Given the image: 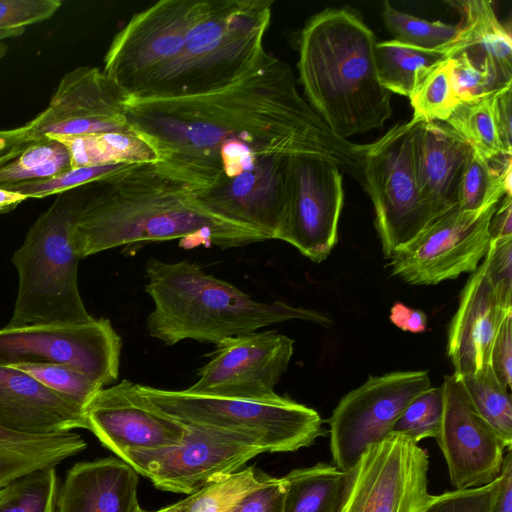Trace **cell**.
Segmentation results:
<instances>
[{
    "label": "cell",
    "mask_w": 512,
    "mask_h": 512,
    "mask_svg": "<svg viewBox=\"0 0 512 512\" xmlns=\"http://www.w3.org/2000/svg\"><path fill=\"white\" fill-rule=\"evenodd\" d=\"M125 116L164 174L208 211L267 240L283 228L297 155L327 158L363 183L360 144L334 134L298 93L288 64L267 51L205 94L128 97Z\"/></svg>",
    "instance_id": "cell-1"
},
{
    "label": "cell",
    "mask_w": 512,
    "mask_h": 512,
    "mask_svg": "<svg viewBox=\"0 0 512 512\" xmlns=\"http://www.w3.org/2000/svg\"><path fill=\"white\" fill-rule=\"evenodd\" d=\"M271 0H161L134 14L104 56L135 98H181L223 88L266 51Z\"/></svg>",
    "instance_id": "cell-2"
},
{
    "label": "cell",
    "mask_w": 512,
    "mask_h": 512,
    "mask_svg": "<svg viewBox=\"0 0 512 512\" xmlns=\"http://www.w3.org/2000/svg\"><path fill=\"white\" fill-rule=\"evenodd\" d=\"M74 231L81 259L120 246L181 239L186 247L222 249L267 240L259 232L208 211L156 163L128 164L82 187Z\"/></svg>",
    "instance_id": "cell-3"
},
{
    "label": "cell",
    "mask_w": 512,
    "mask_h": 512,
    "mask_svg": "<svg viewBox=\"0 0 512 512\" xmlns=\"http://www.w3.org/2000/svg\"><path fill=\"white\" fill-rule=\"evenodd\" d=\"M376 37L348 8H327L304 26L297 64L313 110L342 139L381 127L392 115L379 82Z\"/></svg>",
    "instance_id": "cell-4"
},
{
    "label": "cell",
    "mask_w": 512,
    "mask_h": 512,
    "mask_svg": "<svg viewBox=\"0 0 512 512\" xmlns=\"http://www.w3.org/2000/svg\"><path fill=\"white\" fill-rule=\"evenodd\" d=\"M145 272V290L154 304L147 331L169 346L185 339L216 345L293 319L330 323L316 310L282 301H257L188 260L169 263L151 258Z\"/></svg>",
    "instance_id": "cell-5"
},
{
    "label": "cell",
    "mask_w": 512,
    "mask_h": 512,
    "mask_svg": "<svg viewBox=\"0 0 512 512\" xmlns=\"http://www.w3.org/2000/svg\"><path fill=\"white\" fill-rule=\"evenodd\" d=\"M84 193L76 188L57 195L29 228L12 263L19 276L12 317L6 326L83 323L93 317L80 295L81 260L74 243Z\"/></svg>",
    "instance_id": "cell-6"
},
{
    "label": "cell",
    "mask_w": 512,
    "mask_h": 512,
    "mask_svg": "<svg viewBox=\"0 0 512 512\" xmlns=\"http://www.w3.org/2000/svg\"><path fill=\"white\" fill-rule=\"evenodd\" d=\"M152 405L182 424L247 437L266 452H294L327 431L319 413L290 398L258 401L137 384Z\"/></svg>",
    "instance_id": "cell-7"
},
{
    "label": "cell",
    "mask_w": 512,
    "mask_h": 512,
    "mask_svg": "<svg viewBox=\"0 0 512 512\" xmlns=\"http://www.w3.org/2000/svg\"><path fill=\"white\" fill-rule=\"evenodd\" d=\"M415 123H398L375 142L360 145L363 187L371 198L375 228L388 259L430 223L414 170Z\"/></svg>",
    "instance_id": "cell-8"
},
{
    "label": "cell",
    "mask_w": 512,
    "mask_h": 512,
    "mask_svg": "<svg viewBox=\"0 0 512 512\" xmlns=\"http://www.w3.org/2000/svg\"><path fill=\"white\" fill-rule=\"evenodd\" d=\"M428 452L391 434L371 444L347 473L336 512H422L428 491Z\"/></svg>",
    "instance_id": "cell-9"
},
{
    "label": "cell",
    "mask_w": 512,
    "mask_h": 512,
    "mask_svg": "<svg viewBox=\"0 0 512 512\" xmlns=\"http://www.w3.org/2000/svg\"><path fill=\"white\" fill-rule=\"evenodd\" d=\"M122 340L106 318L0 329V365L72 367L106 387L118 379Z\"/></svg>",
    "instance_id": "cell-10"
},
{
    "label": "cell",
    "mask_w": 512,
    "mask_h": 512,
    "mask_svg": "<svg viewBox=\"0 0 512 512\" xmlns=\"http://www.w3.org/2000/svg\"><path fill=\"white\" fill-rule=\"evenodd\" d=\"M431 386L426 370L395 371L369 376L344 395L328 419L332 464L348 473L368 446L392 434L408 404Z\"/></svg>",
    "instance_id": "cell-11"
},
{
    "label": "cell",
    "mask_w": 512,
    "mask_h": 512,
    "mask_svg": "<svg viewBox=\"0 0 512 512\" xmlns=\"http://www.w3.org/2000/svg\"><path fill=\"white\" fill-rule=\"evenodd\" d=\"M186 428L179 444L129 452L120 459L148 478L157 489L190 495L220 477L241 470L248 461L265 453L258 443L241 435Z\"/></svg>",
    "instance_id": "cell-12"
},
{
    "label": "cell",
    "mask_w": 512,
    "mask_h": 512,
    "mask_svg": "<svg viewBox=\"0 0 512 512\" xmlns=\"http://www.w3.org/2000/svg\"><path fill=\"white\" fill-rule=\"evenodd\" d=\"M497 204L476 211L457 205L434 219L392 255V274L412 285H435L473 273L489 248Z\"/></svg>",
    "instance_id": "cell-13"
},
{
    "label": "cell",
    "mask_w": 512,
    "mask_h": 512,
    "mask_svg": "<svg viewBox=\"0 0 512 512\" xmlns=\"http://www.w3.org/2000/svg\"><path fill=\"white\" fill-rule=\"evenodd\" d=\"M294 340L277 331L250 332L216 344L189 393L266 401L287 370Z\"/></svg>",
    "instance_id": "cell-14"
},
{
    "label": "cell",
    "mask_w": 512,
    "mask_h": 512,
    "mask_svg": "<svg viewBox=\"0 0 512 512\" xmlns=\"http://www.w3.org/2000/svg\"><path fill=\"white\" fill-rule=\"evenodd\" d=\"M344 202L340 169L312 154L293 160L288 207L279 240L314 262L325 260L337 242Z\"/></svg>",
    "instance_id": "cell-15"
},
{
    "label": "cell",
    "mask_w": 512,
    "mask_h": 512,
    "mask_svg": "<svg viewBox=\"0 0 512 512\" xmlns=\"http://www.w3.org/2000/svg\"><path fill=\"white\" fill-rule=\"evenodd\" d=\"M128 95L102 70L81 66L59 81L47 107L26 123L31 141L51 136L127 132Z\"/></svg>",
    "instance_id": "cell-16"
},
{
    "label": "cell",
    "mask_w": 512,
    "mask_h": 512,
    "mask_svg": "<svg viewBox=\"0 0 512 512\" xmlns=\"http://www.w3.org/2000/svg\"><path fill=\"white\" fill-rule=\"evenodd\" d=\"M84 416L88 430L118 458L179 444L187 429L148 402L137 383L127 379L100 389L86 405Z\"/></svg>",
    "instance_id": "cell-17"
},
{
    "label": "cell",
    "mask_w": 512,
    "mask_h": 512,
    "mask_svg": "<svg viewBox=\"0 0 512 512\" xmlns=\"http://www.w3.org/2000/svg\"><path fill=\"white\" fill-rule=\"evenodd\" d=\"M443 414L435 440L454 489L480 487L501 472L508 444L472 408L452 374L441 385Z\"/></svg>",
    "instance_id": "cell-18"
},
{
    "label": "cell",
    "mask_w": 512,
    "mask_h": 512,
    "mask_svg": "<svg viewBox=\"0 0 512 512\" xmlns=\"http://www.w3.org/2000/svg\"><path fill=\"white\" fill-rule=\"evenodd\" d=\"M471 153L470 145L446 123H415L414 170L430 222L458 205V188Z\"/></svg>",
    "instance_id": "cell-19"
},
{
    "label": "cell",
    "mask_w": 512,
    "mask_h": 512,
    "mask_svg": "<svg viewBox=\"0 0 512 512\" xmlns=\"http://www.w3.org/2000/svg\"><path fill=\"white\" fill-rule=\"evenodd\" d=\"M510 312L512 309L499 302L481 263L462 289L449 323L447 354L455 376L474 373L489 364L495 334Z\"/></svg>",
    "instance_id": "cell-20"
},
{
    "label": "cell",
    "mask_w": 512,
    "mask_h": 512,
    "mask_svg": "<svg viewBox=\"0 0 512 512\" xmlns=\"http://www.w3.org/2000/svg\"><path fill=\"white\" fill-rule=\"evenodd\" d=\"M0 428L23 434L88 429L84 410L33 377L0 365Z\"/></svg>",
    "instance_id": "cell-21"
},
{
    "label": "cell",
    "mask_w": 512,
    "mask_h": 512,
    "mask_svg": "<svg viewBox=\"0 0 512 512\" xmlns=\"http://www.w3.org/2000/svg\"><path fill=\"white\" fill-rule=\"evenodd\" d=\"M138 473L118 457L78 462L58 491L57 512H137Z\"/></svg>",
    "instance_id": "cell-22"
},
{
    "label": "cell",
    "mask_w": 512,
    "mask_h": 512,
    "mask_svg": "<svg viewBox=\"0 0 512 512\" xmlns=\"http://www.w3.org/2000/svg\"><path fill=\"white\" fill-rule=\"evenodd\" d=\"M462 22L454 39L457 54L491 74L500 86L512 83V38L487 0L451 1Z\"/></svg>",
    "instance_id": "cell-23"
},
{
    "label": "cell",
    "mask_w": 512,
    "mask_h": 512,
    "mask_svg": "<svg viewBox=\"0 0 512 512\" xmlns=\"http://www.w3.org/2000/svg\"><path fill=\"white\" fill-rule=\"evenodd\" d=\"M86 447L82 436L72 431L23 434L0 428V488L35 470L56 467Z\"/></svg>",
    "instance_id": "cell-24"
},
{
    "label": "cell",
    "mask_w": 512,
    "mask_h": 512,
    "mask_svg": "<svg viewBox=\"0 0 512 512\" xmlns=\"http://www.w3.org/2000/svg\"><path fill=\"white\" fill-rule=\"evenodd\" d=\"M456 54L454 41L444 47L426 49L392 39L377 42L374 48L380 84L390 93L408 98L429 73Z\"/></svg>",
    "instance_id": "cell-25"
},
{
    "label": "cell",
    "mask_w": 512,
    "mask_h": 512,
    "mask_svg": "<svg viewBox=\"0 0 512 512\" xmlns=\"http://www.w3.org/2000/svg\"><path fill=\"white\" fill-rule=\"evenodd\" d=\"M67 149L71 168L158 163L155 150L133 130L85 136H51Z\"/></svg>",
    "instance_id": "cell-26"
},
{
    "label": "cell",
    "mask_w": 512,
    "mask_h": 512,
    "mask_svg": "<svg viewBox=\"0 0 512 512\" xmlns=\"http://www.w3.org/2000/svg\"><path fill=\"white\" fill-rule=\"evenodd\" d=\"M282 478L284 512H336L347 473L332 463L318 462L293 469Z\"/></svg>",
    "instance_id": "cell-27"
},
{
    "label": "cell",
    "mask_w": 512,
    "mask_h": 512,
    "mask_svg": "<svg viewBox=\"0 0 512 512\" xmlns=\"http://www.w3.org/2000/svg\"><path fill=\"white\" fill-rule=\"evenodd\" d=\"M499 89L460 101L444 122L470 145L474 153L488 162L509 156L501 143L495 120V99Z\"/></svg>",
    "instance_id": "cell-28"
},
{
    "label": "cell",
    "mask_w": 512,
    "mask_h": 512,
    "mask_svg": "<svg viewBox=\"0 0 512 512\" xmlns=\"http://www.w3.org/2000/svg\"><path fill=\"white\" fill-rule=\"evenodd\" d=\"M512 161L507 156L495 167L473 152L469 156L458 188V206L476 211L496 205L505 195L512 196Z\"/></svg>",
    "instance_id": "cell-29"
},
{
    "label": "cell",
    "mask_w": 512,
    "mask_h": 512,
    "mask_svg": "<svg viewBox=\"0 0 512 512\" xmlns=\"http://www.w3.org/2000/svg\"><path fill=\"white\" fill-rule=\"evenodd\" d=\"M455 377L474 411L512 446L511 395L498 381L490 364L474 373Z\"/></svg>",
    "instance_id": "cell-30"
},
{
    "label": "cell",
    "mask_w": 512,
    "mask_h": 512,
    "mask_svg": "<svg viewBox=\"0 0 512 512\" xmlns=\"http://www.w3.org/2000/svg\"><path fill=\"white\" fill-rule=\"evenodd\" d=\"M271 475L247 466L220 477L184 498L186 512H234L250 493L264 486Z\"/></svg>",
    "instance_id": "cell-31"
},
{
    "label": "cell",
    "mask_w": 512,
    "mask_h": 512,
    "mask_svg": "<svg viewBox=\"0 0 512 512\" xmlns=\"http://www.w3.org/2000/svg\"><path fill=\"white\" fill-rule=\"evenodd\" d=\"M70 168V157L63 144L52 138L40 139L0 167V188L48 179Z\"/></svg>",
    "instance_id": "cell-32"
},
{
    "label": "cell",
    "mask_w": 512,
    "mask_h": 512,
    "mask_svg": "<svg viewBox=\"0 0 512 512\" xmlns=\"http://www.w3.org/2000/svg\"><path fill=\"white\" fill-rule=\"evenodd\" d=\"M55 467L25 474L0 488V512H56Z\"/></svg>",
    "instance_id": "cell-33"
},
{
    "label": "cell",
    "mask_w": 512,
    "mask_h": 512,
    "mask_svg": "<svg viewBox=\"0 0 512 512\" xmlns=\"http://www.w3.org/2000/svg\"><path fill=\"white\" fill-rule=\"evenodd\" d=\"M383 20L394 39L426 49L451 44L459 32V25L428 21L396 9L388 1L383 6Z\"/></svg>",
    "instance_id": "cell-34"
},
{
    "label": "cell",
    "mask_w": 512,
    "mask_h": 512,
    "mask_svg": "<svg viewBox=\"0 0 512 512\" xmlns=\"http://www.w3.org/2000/svg\"><path fill=\"white\" fill-rule=\"evenodd\" d=\"M447 61L429 73L409 96L413 122H445L460 102L450 82Z\"/></svg>",
    "instance_id": "cell-35"
},
{
    "label": "cell",
    "mask_w": 512,
    "mask_h": 512,
    "mask_svg": "<svg viewBox=\"0 0 512 512\" xmlns=\"http://www.w3.org/2000/svg\"><path fill=\"white\" fill-rule=\"evenodd\" d=\"M33 377L43 386L71 401L83 410L102 388L82 372L61 364L19 363L10 365Z\"/></svg>",
    "instance_id": "cell-36"
},
{
    "label": "cell",
    "mask_w": 512,
    "mask_h": 512,
    "mask_svg": "<svg viewBox=\"0 0 512 512\" xmlns=\"http://www.w3.org/2000/svg\"><path fill=\"white\" fill-rule=\"evenodd\" d=\"M442 388L429 387L416 396L395 422L392 434L403 435L419 444L421 440L436 438L442 422Z\"/></svg>",
    "instance_id": "cell-37"
},
{
    "label": "cell",
    "mask_w": 512,
    "mask_h": 512,
    "mask_svg": "<svg viewBox=\"0 0 512 512\" xmlns=\"http://www.w3.org/2000/svg\"><path fill=\"white\" fill-rule=\"evenodd\" d=\"M126 165L121 163L70 168L48 179L18 183L3 189L18 192L28 198H44L102 180Z\"/></svg>",
    "instance_id": "cell-38"
},
{
    "label": "cell",
    "mask_w": 512,
    "mask_h": 512,
    "mask_svg": "<svg viewBox=\"0 0 512 512\" xmlns=\"http://www.w3.org/2000/svg\"><path fill=\"white\" fill-rule=\"evenodd\" d=\"M452 88L460 101H468L500 86L488 72L475 66L465 52H460L447 61Z\"/></svg>",
    "instance_id": "cell-39"
},
{
    "label": "cell",
    "mask_w": 512,
    "mask_h": 512,
    "mask_svg": "<svg viewBox=\"0 0 512 512\" xmlns=\"http://www.w3.org/2000/svg\"><path fill=\"white\" fill-rule=\"evenodd\" d=\"M482 264L499 302L512 309V236L490 241Z\"/></svg>",
    "instance_id": "cell-40"
},
{
    "label": "cell",
    "mask_w": 512,
    "mask_h": 512,
    "mask_svg": "<svg viewBox=\"0 0 512 512\" xmlns=\"http://www.w3.org/2000/svg\"><path fill=\"white\" fill-rule=\"evenodd\" d=\"M60 0H0V30L25 28L50 19Z\"/></svg>",
    "instance_id": "cell-41"
},
{
    "label": "cell",
    "mask_w": 512,
    "mask_h": 512,
    "mask_svg": "<svg viewBox=\"0 0 512 512\" xmlns=\"http://www.w3.org/2000/svg\"><path fill=\"white\" fill-rule=\"evenodd\" d=\"M492 485L431 495L422 512H488Z\"/></svg>",
    "instance_id": "cell-42"
},
{
    "label": "cell",
    "mask_w": 512,
    "mask_h": 512,
    "mask_svg": "<svg viewBox=\"0 0 512 512\" xmlns=\"http://www.w3.org/2000/svg\"><path fill=\"white\" fill-rule=\"evenodd\" d=\"M489 364L498 381L505 387L512 384V312L501 321L490 350Z\"/></svg>",
    "instance_id": "cell-43"
},
{
    "label": "cell",
    "mask_w": 512,
    "mask_h": 512,
    "mask_svg": "<svg viewBox=\"0 0 512 512\" xmlns=\"http://www.w3.org/2000/svg\"><path fill=\"white\" fill-rule=\"evenodd\" d=\"M285 485L282 477H273L250 493L234 512H284Z\"/></svg>",
    "instance_id": "cell-44"
},
{
    "label": "cell",
    "mask_w": 512,
    "mask_h": 512,
    "mask_svg": "<svg viewBox=\"0 0 512 512\" xmlns=\"http://www.w3.org/2000/svg\"><path fill=\"white\" fill-rule=\"evenodd\" d=\"M488 512H512V447L506 450L501 472L493 481Z\"/></svg>",
    "instance_id": "cell-45"
},
{
    "label": "cell",
    "mask_w": 512,
    "mask_h": 512,
    "mask_svg": "<svg viewBox=\"0 0 512 512\" xmlns=\"http://www.w3.org/2000/svg\"><path fill=\"white\" fill-rule=\"evenodd\" d=\"M512 83L501 87L495 99V120L501 143L507 155L512 154L511 95Z\"/></svg>",
    "instance_id": "cell-46"
},
{
    "label": "cell",
    "mask_w": 512,
    "mask_h": 512,
    "mask_svg": "<svg viewBox=\"0 0 512 512\" xmlns=\"http://www.w3.org/2000/svg\"><path fill=\"white\" fill-rule=\"evenodd\" d=\"M390 321L405 332L423 333L427 330V315L401 302H396L390 309Z\"/></svg>",
    "instance_id": "cell-47"
},
{
    "label": "cell",
    "mask_w": 512,
    "mask_h": 512,
    "mask_svg": "<svg viewBox=\"0 0 512 512\" xmlns=\"http://www.w3.org/2000/svg\"><path fill=\"white\" fill-rule=\"evenodd\" d=\"M32 142L26 124L0 130V167L18 156Z\"/></svg>",
    "instance_id": "cell-48"
},
{
    "label": "cell",
    "mask_w": 512,
    "mask_h": 512,
    "mask_svg": "<svg viewBox=\"0 0 512 512\" xmlns=\"http://www.w3.org/2000/svg\"><path fill=\"white\" fill-rule=\"evenodd\" d=\"M490 241L512 236V196L505 195L496 206L489 224Z\"/></svg>",
    "instance_id": "cell-49"
},
{
    "label": "cell",
    "mask_w": 512,
    "mask_h": 512,
    "mask_svg": "<svg viewBox=\"0 0 512 512\" xmlns=\"http://www.w3.org/2000/svg\"><path fill=\"white\" fill-rule=\"evenodd\" d=\"M27 199L29 198L23 194L0 188V214L13 211Z\"/></svg>",
    "instance_id": "cell-50"
},
{
    "label": "cell",
    "mask_w": 512,
    "mask_h": 512,
    "mask_svg": "<svg viewBox=\"0 0 512 512\" xmlns=\"http://www.w3.org/2000/svg\"><path fill=\"white\" fill-rule=\"evenodd\" d=\"M137 512H186V503L183 499L159 510L147 511L140 507Z\"/></svg>",
    "instance_id": "cell-51"
},
{
    "label": "cell",
    "mask_w": 512,
    "mask_h": 512,
    "mask_svg": "<svg viewBox=\"0 0 512 512\" xmlns=\"http://www.w3.org/2000/svg\"><path fill=\"white\" fill-rule=\"evenodd\" d=\"M25 28H9L0 30V41H4L10 38H15L22 35Z\"/></svg>",
    "instance_id": "cell-52"
},
{
    "label": "cell",
    "mask_w": 512,
    "mask_h": 512,
    "mask_svg": "<svg viewBox=\"0 0 512 512\" xmlns=\"http://www.w3.org/2000/svg\"><path fill=\"white\" fill-rule=\"evenodd\" d=\"M7 51H8V46L5 43V41H0V61L6 55Z\"/></svg>",
    "instance_id": "cell-53"
}]
</instances>
